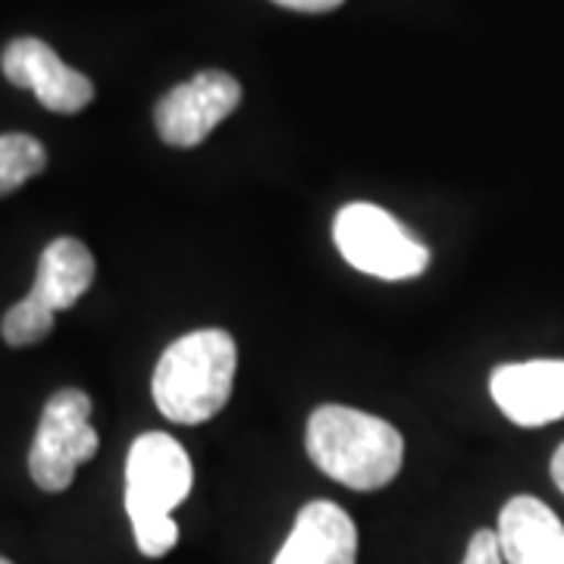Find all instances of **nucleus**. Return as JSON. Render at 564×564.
Instances as JSON below:
<instances>
[{
  "label": "nucleus",
  "instance_id": "nucleus-9",
  "mask_svg": "<svg viewBox=\"0 0 564 564\" xmlns=\"http://www.w3.org/2000/svg\"><path fill=\"white\" fill-rule=\"evenodd\" d=\"M273 564H358V527L336 502H307Z\"/></svg>",
  "mask_w": 564,
  "mask_h": 564
},
{
  "label": "nucleus",
  "instance_id": "nucleus-13",
  "mask_svg": "<svg viewBox=\"0 0 564 564\" xmlns=\"http://www.w3.org/2000/svg\"><path fill=\"white\" fill-rule=\"evenodd\" d=\"M54 329V314L47 307H41L32 295H25L20 304H13L7 314H3V323H0V333L7 345L13 348H25V345L41 343L44 336H51Z\"/></svg>",
  "mask_w": 564,
  "mask_h": 564
},
{
  "label": "nucleus",
  "instance_id": "nucleus-6",
  "mask_svg": "<svg viewBox=\"0 0 564 564\" xmlns=\"http://www.w3.org/2000/svg\"><path fill=\"white\" fill-rule=\"evenodd\" d=\"M239 82L220 69H204L195 79L163 95L154 110L158 135L173 148H195L239 107Z\"/></svg>",
  "mask_w": 564,
  "mask_h": 564
},
{
  "label": "nucleus",
  "instance_id": "nucleus-5",
  "mask_svg": "<svg viewBox=\"0 0 564 564\" xmlns=\"http://www.w3.org/2000/svg\"><path fill=\"white\" fill-rule=\"evenodd\" d=\"M98 455V433L91 426V399L79 389L54 392L41 411L39 433L29 452V474L44 492H63L79 464Z\"/></svg>",
  "mask_w": 564,
  "mask_h": 564
},
{
  "label": "nucleus",
  "instance_id": "nucleus-8",
  "mask_svg": "<svg viewBox=\"0 0 564 564\" xmlns=\"http://www.w3.org/2000/svg\"><path fill=\"white\" fill-rule=\"evenodd\" d=\"M492 402L518 426H545L564 417V361L502 364L489 377Z\"/></svg>",
  "mask_w": 564,
  "mask_h": 564
},
{
  "label": "nucleus",
  "instance_id": "nucleus-3",
  "mask_svg": "<svg viewBox=\"0 0 564 564\" xmlns=\"http://www.w3.org/2000/svg\"><path fill=\"white\" fill-rule=\"evenodd\" d=\"M188 452L170 433H144L126 458V514L144 558H163L180 543L173 511L192 492Z\"/></svg>",
  "mask_w": 564,
  "mask_h": 564
},
{
  "label": "nucleus",
  "instance_id": "nucleus-1",
  "mask_svg": "<svg viewBox=\"0 0 564 564\" xmlns=\"http://www.w3.org/2000/svg\"><path fill=\"white\" fill-rule=\"evenodd\" d=\"M307 455L336 484L373 492L402 470L404 440L383 417L345 404H323L307 421Z\"/></svg>",
  "mask_w": 564,
  "mask_h": 564
},
{
  "label": "nucleus",
  "instance_id": "nucleus-15",
  "mask_svg": "<svg viewBox=\"0 0 564 564\" xmlns=\"http://www.w3.org/2000/svg\"><path fill=\"white\" fill-rule=\"evenodd\" d=\"M273 3L299 10V13H329V10L343 7V0H273Z\"/></svg>",
  "mask_w": 564,
  "mask_h": 564
},
{
  "label": "nucleus",
  "instance_id": "nucleus-16",
  "mask_svg": "<svg viewBox=\"0 0 564 564\" xmlns=\"http://www.w3.org/2000/svg\"><path fill=\"white\" fill-rule=\"evenodd\" d=\"M552 480H555V486L562 489L564 496V443L558 445V452L552 455Z\"/></svg>",
  "mask_w": 564,
  "mask_h": 564
},
{
  "label": "nucleus",
  "instance_id": "nucleus-4",
  "mask_svg": "<svg viewBox=\"0 0 564 564\" xmlns=\"http://www.w3.org/2000/svg\"><path fill=\"white\" fill-rule=\"evenodd\" d=\"M333 239L345 261L377 280H414L430 267V248L377 204H345L333 223Z\"/></svg>",
  "mask_w": 564,
  "mask_h": 564
},
{
  "label": "nucleus",
  "instance_id": "nucleus-12",
  "mask_svg": "<svg viewBox=\"0 0 564 564\" xmlns=\"http://www.w3.org/2000/svg\"><path fill=\"white\" fill-rule=\"evenodd\" d=\"M44 166H47V154L39 139L25 132L0 135V195L17 192L32 176H39Z\"/></svg>",
  "mask_w": 564,
  "mask_h": 564
},
{
  "label": "nucleus",
  "instance_id": "nucleus-11",
  "mask_svg": "<svg viewBox=\"0 0 564 564\" xmlns=\"http://www.w3.org/2000/svg\"><path fill=\"white\" fill-rule=\"evenodd\" d=\"M95 282V258L79 239H57L41 251L32 299L51 314L79 302Z\"/></svg>",
  "mask_w": 564,
  "mask_h": 564
},
{
  "label": "nucleus",
  "instance_id": "nucleus-2",
  "mask_svg": "<svg viewBox=\"0 0 564 564\" xmlns=\"http://www.w3.org/2000/svg\"><path fill=\"white\" fill-rule=\"evenodd\" d=\"M236 339L226 329H195L161 355L151 395L166 421L195 423L217 417L236 383Z\"/></svg>",
  "mask_w": 564,
  "mask_h": 564
},
{
  "label": "nucleus",
  "instance_id": "nucleus-7",
  "mask_svg": "<svg viewBox=\"0 0 564 564\" xmlns=\"http://www.w3.org/2000/svg\"><path fill=\"white\" fill-rule=\"evenodd\" d=\"M0 66L17 88H32L35 98L54 113H79L95 98L91 79L66 66L57 51L41 39L10 41Z\"/></svg>",
  "mask_w": 564,
  "mask_h": 564
},
{
  "label": "nucleus",
  "instance_id": "nucleus-10",
  "mask_svg": "<svg viewBox=\"0 0 564 564\" xmlns=\"http://www.w3.org/2000/svg\"><path fill=\"white\" fill-rule=\"evenodd\" d=\"M496 536L505 564H564V524L533 496H514L505 505Z\"/></svg>",
  "mask_w": 564,
  "mask_h": 564
},
{
  "label": "nucleus",
  "instance_id": "nucleus-14",
  "mask_svg": "<svg viewBox=\"0 0 564 564\" xmlns=\"http://www.w3.org/2000/svg\"><path fill=\"white\" fill-rule=\"evenodd\" d=\"M462 564H505L496 530H477L467 543Z\"/></svg>",
  "mask_w": 564,
  "mask_h": 564
},
{
  "label": "nucleus",
  "instance_id": "nucleus-17",
  "mask_svg": "<svg viewBox=\"0 0 564 564\" xmlns=\"http://www.w3.org/2000/svg\"><path fill=\"white\" fill-rule=\"evenodd\" d=\"M0 564H13V562H7V558H0Z\"/></svg>",
  "mask_w": 564,
  "mask_h": 564
}]
</instances>
